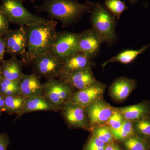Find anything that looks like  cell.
<instances>
[{"mask_svg":"<svg viewBox=\"0 0 150 150\" xmlns=\"http://www.w3.org/2000/svg\"><path fill=\"white\" fill-rule=\"evenodd\" d=\"M105 6L118 19L128 8L122 0H105Z\"/></svg>","mask_w":150,"mask_h":150,"instance_id":"obj_27","label":"cell"},{"mask_svg":"<svg viewBox=\"0 0 150 150\" xmlns=\"http://www.w3.org/2000/svg\"><path fill=\"white\" fill-rule=\"evenodd\" d=\"M150 46V43L143 46L138 50L128 49L120 52L116 56H113L107 61L103 63L102 67L104 69L108 64L110 63L118 62L124 64H128L134 62L138 56L143 54L144 51Z\"/></svg>","mask_w":150,"mask_h":150,"instance_id":"obj_20","label":"cell"},{"mask_svg":"<svg viewBox=\"0 0 150 150\" xmlns=\"http://www.w3.org/2000/svg\"><path fill=\"white\" fill-rule=\"evenodd\" d=\"M9 21L0 6V36L5 35L8 31Z\"/></svg>","mask_w":150,"mask_h":150,"instance_id":"obj_30","label":"cell"},{"mask_svg":"<svg viewBox=\"0 0 150 150\" xmlns=\"http://www.w3.org/2000/svg\"><path fill=\"white\" fill-rule=\"evenodd\" d=\"M111 131L115 142H122L129 137L136 135L133 123L126 120L124 121L120 128Z\"/></svg>","mask_w":150,"mask_h":150,"instance_id":"obj_22","label":"cell"},{"mask_svg":"<svg viewBox=\"0 0 150 150\" xmlns=\"http://www.w3.org/2000/svg\"><path fill=\"white\" fill-rule=\"evenodd\" d=\"M38 1V0H31V2L34 3V2L36 1Z\"/></svg>","mask_w":150,"mask_h":150,"instance_id":"obj_37","label":"cell"},{"mask_svg":"<svg viewBox=\"0 0 150 150\" xmlns=\"http://www.w3.org/2000/svg\"><path fill=\"white\" fill-rule=\"evenodd\" d=\"M137 87L135 79L124 77L118 78L110 86L109 93L113 99L120 102L126 100Z\"/></svg>","mask_w":150,"mask_h":150,"instance_id":"obj_14","label":"cell"},{"mask_svg":"<svg viewBox=\"0 0 150 150\" xmlns=\"http://www.w3.org/2000/svg\"><path fill=\"white\" fill-rule=\"evenodd\" d=\"M2 78V76L1 73V70H0V82H1V80Z\"/></svg>","mask_w":150,"mask_h":150,"instance_id":"obj_36","label":"cell"},{"mask_svg":"<svg viewBox=\"0 0 150 150\" xmlns=\"http://www.w3.org/2000/svg\"><path fill=\"white\" fill-rule=\"evenodd\" d=\"M9 144V139L7 134H0V150H7Z\"/></svg>","mask_w":150,"mask_h":150,"instance_id":"obj_31","label":"cell"},{"mask_svg":"<svg viewBox=\"0 0 150 150\" xmlns=\"http://www.w3.org/2000/svg\"><path fill=\"white\" fill-rule=\"evenodd\" d=\"M106 144L92 135L84 150H105Z\"/></svg>","mask_w":150,"mask_h":150,"instance_id":"obj_29","label":"cell"},{"mask_svg":"<svg viewBox=\"0 0 150 150\" xmlns=\"http://www.w3.org/2000/svg\"><path fill=\"white\" fill-rule=\"evenodd\" d=\"M135 134L150 144V115L133 123Z\"/></svg>","mask_w":150,"mask_h":150,"instance_id":"obj_24","label":"cell"},{"mask_svg":"<svg viewBox=\"0 0 150 150\" xmlns=\"http://www.w3.org/2000/svg\"><path fill=\"white\" fill-rule=\"evenodd\" d=\"M103 43L98 35L91 28L80 33L79 52L93 59L99 54Z\"/></svg>","mask_w":150,"mask_h":150,"instance_id":"obj_13","label":"cell"},{"mask_svg":"<svg viewBox=\"0 0 150 150\" xmlns=\"http://www.w3.org/2000/svg\"><path fill=\"white\" fill-rule=\"evenodd\" d=\"M74 92L68 83L60 79L51 78L43 83V96L56 111L61 110Z\"/></svg>","mask_w":150,"mask_h":150,"instance_id":"obj_4","label":"cell"},{"mask_svg":"<svg viewBox=\"0 0 150 150\" xmlns=\"http://www.w3.org/2000/svg\"><path fill=\"white\" fill-rule=\"evenodd\" d=\"M0 93L5 97L19 94V81L2 78L0 82Z\"/></svg>","mask_w":150,"mask_h":150,"instance_id":"obj_25","label":"cell"},{"mask_svg":"<svg viewBox=\"0 0 150 150\" xmlns=\"http://www.w3.org/2000/svg\"><path fill=\"white\" fill-rule=\"evenodd\" d=\"M105 88V85L98 81L87 88L74 92L68 101L85 108L93 103L102 99Z\"/></svg>","mask_w":150,"mask_h":150,"instance_id":"obj_9","label":"cell"},{"mask_svg":"<svg viewBox=\"0 0 150 150\" xmlns=\"http://www.w3.org/2000/svg\"><path fill=\"white\" fill-rule=\"evenodd\" d=\"M93 4L89 1L81 3L77 0H43L36 8L46 13L53 20L69 26L77 23L86 14L90 13Z\"/></svg>","mask_w":150,"mask_h":150,"instance_id":"obj_2","label":"cell"},{"mask_svg":"<svg viewBox=\"0 0 150 150\" xmlns=\"http://www.w3.org/2000/svg\"><path fill=\"white\" fill-rule=\"evenodd\" d=\"M105 150H124L115 142L107 144L105 146Z\"/></svg>","mask_w":150,"mask_h":150,"instance_id":"obj_33","label":"cell"},{"mask_svg":"<svg viewBox=\"0 0 150 150\" xmlns=\"http://www.w3.org/2000/svg\"><path fill=\"white\" fill-rule=\"evenodd\" d=\"M60 110H62L63 118L70 127L86 130L90 129L85 108L67 101Z\"/></svg>","mask_w":150,"mask_h":150,"instance_id":"obj_8","label":"cell"},{"mask_svg":"<svg viewBox=\"0 0 150 150\" xmlns=\"http://www.w3.org/2000/svg\"><path fill=\"white\" fill-rule=\"evenodd\" d=\"M124 121L123 116L115 107L112 115L104 125L108 127L111 130H116L121 127Z\"/></svg>","mask_w":150,"mask_h":150,"instance_id":"obj_28","label":"cell"},{"mask_svg":"<svg viewBox=\"0 0 150 150\" xmlns=\"http://www.w3.org/2000/svg\"><path fill=\"white\" fill-rule=\"evenodd\" d=\"M124 120L134 123L150 115V102L145 100L137 104L121 108H115Z\"/></svg>","mask_w":150,"mask_h":150,"instance_id":"obj_17","label":"cell"},{"mask_svg":"<svg viewBox=\"0 0 150 150\" xmlns=\"http://www.w3.org/2000/svg\"><path fill=\"white\" fill-rule=\"evenodd\" d=\"M2 36H0V62L3 61L4 55L6 52L5 40Z\"/></svg>","mask_w":150,"mask_h":150,"instance_id":"obj_32","label":"cell"},{"mask_svg":"<svg viewBox=\"0 0 150 150\" xmlns=\"http://www.w3.org/2000/svg\"><path fill=\"white\" fill-rule=\"evenodd\" d=\"M22 0H2V8L9 20L25 27L45 21L46 19L33 14L23 4Z\"/></svg>","mask_w":150,"mask_h":150,"instance_id":"obj_5","label":"cell"},{"mask_svg":"<svg viewBox=\"0 0 150 150\" xmlns=\"http://www.w3.org/2000/svg\"><path fill=\"white\" fill-rule=\"evenodd\" d=\"M57 23L53 20L44 21L24 27L27 36L26 51L23 62L31 63L39 54L51 51L57 36Z\"/></svg>","mask_w":150,"mask_h":150,"instance_id":"obj_1","label":"cell"},{"mask_svg":"<svg viewBox=\"0 0 150 150\" xmlns=\"http://www.w3.org/2000/svg\"><path fill=\"white\" fill-rule=\"evenodd\" d=\"M121 143L124 150H150L149 143L136 134Z\"/></svg>","mask_w":150,"mask_h":150,"instance_id":"obj_23","label":"cell"},{"mask_svg":"<svg viewBox=\"0 0 150 150\" xmlns=\"http://www.w3.org/2000/svg\"></svg>","mask_w":150,"mask_h":150,"instance_id":"obj_39","label":"cell"},{"mask_svg":"<svg viewBox=\"0 0 150 150\" xmlns=\"http://www.w3.org/2000/svg\"><path fill=\"white\" fill-rule=\"evenodd\" d=\"M91 68L63 75L59 79L68 83L74 91L83 89L94 84L98 81L96 79Z\"/></svg>","mask_w":150,"mask_h":150,"instance_id":"obj_12","label":"cell"},{"mask_svg":"<svg viewBox=\"0 0 150 150\" xmlns=\"http://www.w3.org/2000/svg\"><path fill=\"white\" fill-rule=\"evenodd\" d=\"M25 99L26 98L21 95L5 97L4 110L9 113L18 114L23 107Z\"/></svg>","mask_w":150,"mask_h":150,"instance_id":"obj_21","label":"cell"},{"mask_svg":"<svg viewBox=\"0 0 150 150\" xmlns=\"http://www.w3.org/2000/svg\"><path fill=\"white\" fill-rule=\"evenodd\" d=\"M22 1H25V0H22Z\"/></svg>","mask_w":150,"mask_h":150,"instance_id":"obj_38","label":"cell"},{"mask_svg":"<svg viewBox=\"0 0 150 150\" xmlns=\"http://www.w3.org/2000/svg\"><path fill=\"white\" fill-rule=\"evenodd\" d=\"M129 1V3L131 4H134L138 2L139 0H128Z\"/></svg>","mask_w":150,"mask_h":150,"instance_id":"obj_35","label":"cell"},{"mask_svg":"<svg viewBox=\"0 0 150 150\" xmlns=\"http://www.w3.org/2000/svg\"><path fill=\"white\" fill-rule=\"evenodd\" d=\"M56 111L54 107L43 96L26 98L21 111L17 114L20 117L29 112L38 111Z\"/></svg>","mask_w":150,"mask_h":150,"instance_id":"obj_18","label":"cell"},{"mask_svg":"<svg viewBox=\"0 0 150 150\" xmlns=\"http://www.w3.org/2000/svg\"><path fill=\"white\" fill-rule=\"evenodd\" d=\"M43 84L35 74L23 75L19 80V94L25 98L43 96Z\"/></svg>","mask_w":150,"mask_h":150,"instance_id":"obj_16","label":"cell"},{"mask_svg":"<svg viewBox=\"0 0 150 150\" xmlns=\"http://www.w3.org/2000/svg\"><path fill=\"white\" fill-rule=\"evenodd\" d=\"M79 35L70 31L58 32L51 51L63 60L78 53Z\"/></svg>","mask_w":150,"mask_h":150,"instance_id":"obj_7","label":"cell"},{"mask_svg":"<svg viewBox=\"0 0 150 150\" xmlns=\"http://www.w3.org/2000/svg\"><path fill=\"white\" fill-rule=\"evenodd\" d=\"M94 64L92 59L83 53L78 52L63 60L59 76L88 68L92 69Z\"/></svg>","mask_w":150,"mask_h":150,"instance_id":"obj_15","label":"cell"},{"mask_svg":"<svg viewBox=\"0 0 150 150\" xmlns=\"http://www.w3.org/2000/svg\"><path fill=\"white\" fill-rule=\"evenodd\" d=\"M5 96L0 93V111L4 110Z\"/></svg>","mask_w":150,"mask_h":150,"instance_id":"obj_34","label":"cell"},{"mask_svg":"<svg viewBox=\"0 0 150 150\" xmlns=\"http://www.w3.org/2000/svg\"><path fill=\"white\" fill-rule=\"evenodd\" d=\"M4 38L6 51L13 55H18L24 59L27 47V36L24 27L13 31L8 30Z\"/></svg>","mask_w":150,"mask_h":150,"instance_id":"obj_11","label":"cell"},{"mask_svg":"<svg viewBox=\"0 0 150 150\" xmlns=\"http://www.w3.org/2000/svg\"><path fill=\"white\" fill-rule=\"evenodd\" d=\"M92 135L105 144H110L115 142L110 129L105 125L96 126L91 128Z\"/></svg>","mask_w":150,"mask_h":150,"instance_id":"obj_26","label":"cell"},{"mask_svg":"<svg viewBox=\"0 0 150 150\" xmlns=\"http://www.w3.org/2000/svg\"><path fill=\"white\" fill-rule=\"evenodd\" d=\"M63 62V60L50 51L38 55L31 63L35 74L48 79L59 78Z\"/></svg>","mask_w":150,"mask_h":150,"instance_id":"obj_6","label":"cell"},{"mask_svg":"<svg viewBox=\"0 0 150 150\" xmlns=\"http://www.w3.org/2000/svg\"><path fill=\"white\" fill-rule=\"evenodd\" d=\"M23 62L16 58L4 62L0 67L3 77L12 81H19L24 74L23 72Z\"/></svg>","mask_w":150,"mask_h":150,"instance_id":"obj_19","label":"cell"},{"mask_svg":"<svg viewBox=\"0 0 150 150\" xmlns=\"http://www.w3.org/2000/svg\"><path fill=\"white\" fill-rule=\"evenodd\" d=\"M115 109L103 98L85 108L86 113L91 128L104 125Z\"/></svg>","mask_w":150,"mask_h":150,"instance_id":"obj_10","label":"cell"},{"mask_svg":"<svg viewBox=\"0 0 150 150\" xmlns=\"http://www.w3.org/2000/svg\"><path fill=\"white\" fill-rule=\"evenodd\" d=\"M92 29L103 43L112 46L117 40L116 17L104 5L93 2L90 13Z\"/></svg>","mask_w":150,"mask_h":150,"instance_id":"obj_3","label":"cell"}]
</instances>
